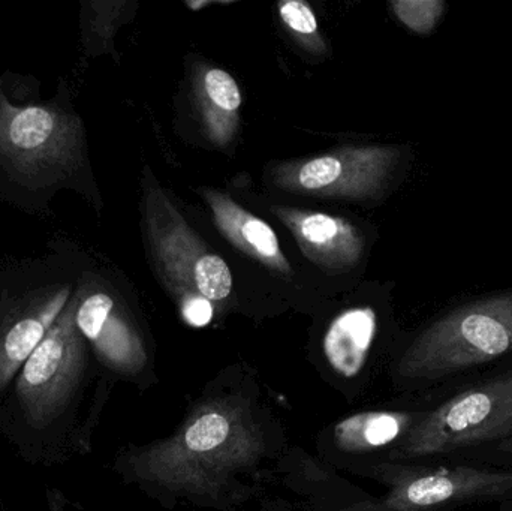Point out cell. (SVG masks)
I'll use <instances>...</instances> for the list:
<instances>
[{"mask_svg":"<svg viewBox=\"0 0 512 511\" xmlns=\"http://www.w3.org/2000/svg\"><path fill=\"white\" fill-rule=\"evenodd\" d=\"M303 254L318 266L348 270L363 257L364 236L346 219L292 207H274Z\"/></svg>","mask_w":512,"mask_h":511,"instance_id":"8fae6325","label":"cell"},{"mask_svg":"<svg viewBox=\"0 0 512 511\" xmlns=\"http://www.w3.org/2000/svg\"><path fill=\"white\" fill-rule=\"evenodd\" d=\"M0 511H2V501H0Z\"/></svg>","mask_w":512,"mask_h":511,"instance_id":"ffe728a7","label":"cell"},{"mask_svg":"<svg viewBox=\"0 0 512 511\" xmlns=\"http://www.w3.org/2000/svg\"><path fill=\"white\" fill-rule=\"evenodd\" d=\"M45 501H47V511H68V501L62 491L56 488L45 489Z\"/></svg>","mask_w":512,"mask_h":511,"instance_id":"d6986e66","label":"cell"},{"mask_svg":"<svg viewBox=\"0 0 512 511\" xmlns=\"http://www.w3.org/2000/svg\"><path fill=\"white\" fill-rule=\"evenodd\" d=\"M203 114L213 138L219 143L230 140L242 107V92L233 75L224 69L212 68L204 74L201 83Z\"/></svg>","mask_w":512,"mask_h":511,"instance_id":"9a60e30c","label":"cell"},{"mask_svg":"<svg viewBox=\"0 0 512 511\" xmlns=\"http://www.w3.org/2000/svg\"><path fill=\"white\" fill-rule=\"evenodd\" d=\"M378 320L369 306H355L337 315L325 332V359L339 377L355 378L363 371L375 341Z\"/></svg>","mask_w":512,"mask_h":511,"instance_id":"4fadbf2b","label":"cell"},{"mask_svg":"<svg viewBox=\"0 0 512 511\" xmlns=\"http://www.w3.org/2000/svg\"><path fill=\"white\" fill-rule=\"evenodd\" d=\"M512 351V291L466 303L427 327L405 351L397 374L435 380Z\"/></svg>","mask_w":512,"mask_h":511,"instance_id":"277c9868","label":"cell"},{"mask_svg":"<svg viewBox=\"0 0 512 511\" xmlns=\"http://www.w3.org/2000/svg\"><path fill=\"white\" fill-rule=\"evenodd\" d=\"M146 221L162 275L174 288L177 299L201 296L213 303L230 297V267L204 245L164 192L147 191Z\"/></svg>","mask_w":512,"mask_h":511,"instance_id":"52a82bcc","label":"cell"},{"mask_svg":"<svg viewBox=\"0 0 512 511\" xmlns=\"http://www.w3.org/2000/svg\"><path fill=\"white\" fill-rule=\"evenodd\" d=\"M75 323L105 375L135 380L149 363L146 345L119 297L90 276L77 275Z\"/></svg>","mask_w":512,"mask_h":511,"instance_id":"9c48e42d","label":"cell"},{"mask_svg":"<svg viewBox=\"0 0 512 511\" xmlns=\"http://www.w3.org/2000/svg\"><path fill=\"white\" fill-rule=\"evenodd\" d=\"M264 455V432L248 402L221 396L197 405L171 437L131 447L114 465L144 488L209 501L221 498Z\"/></svg>","mask_w":512,"mask_h":511,"instance_id":"7a4b0ae2","label":"cell"},{"mask_svg":"<svg viewBox=\"0 0 512 511\" xmlns=\"http://www.w3.org/2000/svg\"><path fill=\"white\" fill-rule=\"evenodd\" d=\"M411 425L412 416L406 413L369 411L354 414L334 426V443L343 452H373L408 434Z\"/></svg>","mask_w":512,"mask_h":511,"instance_id":"5bb4252c","label":"cell"},{"mask_svg":"<svg viewBox=\"0 0 512 511\" xmlns=\"http://www.w3.org/2000/svg\"><path fill=\"white\" fill-rule=\"evenodd\" d=\"M283 23L298 35L312 36L318 33V21L312 8L300 0H288L279 5Z\"/></svg>","mask_w":512,"mask_h":511,"instance_id":"e0dca14e","label":"cell"},{"mask_svg":"<svg viewBox=\"0 0 512 511\" xmlns=\"http://www.w3.org/2000/svg\"><path fill=\"white\" fill-rule=\"evenodd\" d=\"M512 431V371L442 404L412 426L397 458L453 452Z\"/></svg>","mask_w":512,"mask_h":511,"instance_id":"8992f818","label":"cell"},{"mask_svg":"<svg viewBox=\"0 0 512 511\" xmlns=\"http://www.w3.org/2000/svg\"><path fill=\"white\" fill-rule=\"evenodd\" d=\"M86 144L65 84L44 98L35 81L0 75V198L39 213L65 189L81 191Z\"/></svg>","mask_w":512,"mask_h":511,"instance_id":"3957f363","label":"cell"},{"mask_svg":"<svg viewBox=\"0 0 512 511\" xmlns=\"http://www.w3.org/2000/svg\"><path fill=\"white\" fill-rule=\"evenodd\" d=\"M183 320L192 327H204L212 321L213 303L201 296H186L179 300Z\"/></svg>","mask_w":512,"mask_h":511,"instance_id":"ac0fdd59","label":"cell"},{"mask_svg":"<svg viewBox=\"0 0 512 511\" xmlns=\"http://www.w3.org/2000/svg\"><path fill=\"white\" fill-rule=\"evenodd\" d=\"M65 252L0 273V398L74 293Z\"/></svg>","mask_w":512,"mask_h":511,"instance_id":"5b68a950","label":"cell"},{"mask_svg":"<svg viewBox=\"0 0 512 511\" xmlns=\"http://www.w3.org/2000/svg\"><path fill=\"white\" fill-rule=\"evenodd\" d=\"M442 0H397L391 3L396 17L418 35H429L444 17Z\"/></svg>","mask_w":512,"mask_h":511,"instance_id":"2e32d148","label":"cell"},{"mask_svg":"<svg viewBox=\"0 0 512 511\" xmlns=\"http://www.w3.org/2000/svg\"><path fill=\"white\" fill-rule=\"evenodd\" d=\"M399 159L394 147H345L282 165L274 171L273 182L294 194L366 200L384 189Z\"/></svg>","mask_w":512,"mask_h":511,"instance_id":"ba28073f","label":"cell"},{"mask_svg":"<svg viewBox=\"0 0 512 511\" xmlns=\"http://www.w3.org/2000/svg\"><path fill=\"white\" fill-rule=\"evenodd\" d=\"M201 195L212 209L216 227L236 248L279 275H291L292 269L283 255L279 239L267 222L222 192L204 189Z\"/></svg>","mask_w":512,"mask_h":511,"instance_id":"7c38bea8","label":"cell"},{"mask_svg":"<svg viewBox=\"0 0 512 511\" xmlns=\"http://www.w3.org/2000/svg\"><path fill=\"white\" fill-rule=\"evenodd\" d=\"M77 284V282H75ZM78 293L0 398V440L24 464L53 468L89 452L104 392L75 323Z\"/></svg>","mask_w":512,"mask_h":511,"instance_id":"6da1fadb","label":"cell"},{"mask_svg":"<svg viewBox=\"0 0 512 511\" xmlns=\"http://www.w3.org/2000/svg\"><path fill=\"white\" fill-rule=\"evenodd\" d=\"M512 491V471L451 468L417 474L394 486L382 509L418 511L469 498L493 497Z\"/></svg>","mask_w":512,"mask_h":511,"instance_id":"30bf717a","label":"cell"}]
</instances>
